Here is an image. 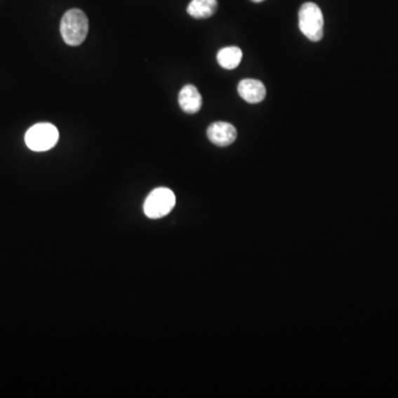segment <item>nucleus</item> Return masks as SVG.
I'll return each instance as SVG.
<instances>
[{"instance_id":"obj_10","label":"nucleus","mask_w":398,"mask_h":398,"mask_svg":"<svg viewBox=\"0 0 398 398\" xmlns=\"http://www.w3.org/2000/svg\"><path fill=\"white\" fill-rule=\"evenodd\" d=\"M251 1H253V3H263L265 0H251Z\"/></svg>"},{"instance_id":"obj_7","label":"nucleus","mask_w":398,"mask_h":398,"mask_svg":"<svg viewBox=\"0 0 398 398\" xmlns=\"http://www.w3.org/2000/svg\"><path fill=\"white\" fill-rule=\"evenodd\" d=\"M178 103L184 112L188 114H195L201 109L203 98L195 86L187 84L180 90Z\"/></svg>"},{"instance_id":"obj_8","label":"nucleus","mask_w":398,"mask_h":398,"mask_svg":"<svg viewBox=\"0 0 398 398\" xmlns=\"http://www.w3.org/2000/svg\"><path fill=\"white\" fill-rule=\"evenodd\" d=\"M218 8L217 0H192L187 7L190 16L196 19H206L213 16Z\"/></svg>"},{"instance_id":"obj_4","label":"nucleus","mask_w":398,"mask_h":398,"mask_svg":"<svg viewBox=\"0 0 398 398\" xmlns=\"http://www.w3.org/2000/svg\"><path fill=\"white\" fill-rule=\"evenodd\" d=\"M176 204L172 190L166 187L155 188L144 203V213L151 219L163 218L168 215Z\"/></svg>"},{"instance_id":"obj_1","label":"nucleus","mask_w":398,"mask_h":398,"mask_svg":"<svg viewBox=\"0 0 398 398\" xmlns=\"http://www.w3.org/2000/svg\"><path fill=\"white\" fill-rule=\"evenodd\" d=\"M60 32L65 44L78 47L86 40L88 32V20L80 9H70L65 13L60 24Z\"/></svg>"},{"instance_id":"obj_9","label":"nucleus","mask_w":398,"mask_h":398,"mask_svg":"<svg viewBox=\"0 0 398 398\" xmlns=\"http://www.w3.org/2000/svg\"><path fill=\"white\" fill-rule=\"evenodd\" d=\"M242 51L238 47H226L219 50L217 60L221 68L234 70L241 62Z\"/></svg>"},{"instance_id":"obj_3","label":"nucleus","mask_w":398,"mask_h":398,"mask_svg":"<svg viewBox=\"0 0 398 398\" xmlns=\"http://www.w3.org/2000/svg\"><path fill=\"white\" fill-rule=\"evenodd\" d=\"M59 141V131L50 123H38L27 131L25 142L32 151L46 152Z\"/></svg>"},{"instance_id":"obj_5","label":"nucleus","mask_w":398,"mask_h":398,"mask_svg":"<svg viewBox=\"0 0 398 398\" xmlns=\"http://www.w3.org/2000/svg\"><path fill=\"white\" fill-rule=\"evenodd\" d=\"M209 141L217 146H230L237 138V130L227 122H215L207 130Z\"/></svg>"},{"instance_id":"obj_2","label":"nucleus","mask_w":398,"mask_h":398,"mask_svg":"<svg viewBox=\"0 0 398 398\" xmlns=\"http://www.w3.org/2000/svg\"><path fill=\"white\" fill-rule=\"evenodd\" d=\"M299 28L307 39L313 42L323 38L324 18L320 7L314 3H305L299 11Z\"/></svg>"},{"instance_id":"obj_6","label":"nucleus","mask_w":398,"mask_h":398,"mask_svg":"<svg viewBox=\"0 0 398 398\" xmlns=\"http://www.w3.org/2000/svg\"><path fill=\"white\" fill-rule=\"evenodd\" d=\"M238 94L248 103H260L267 95L265 84L255 79H245L238 84Z\"/></svg>"}]
</instances>
